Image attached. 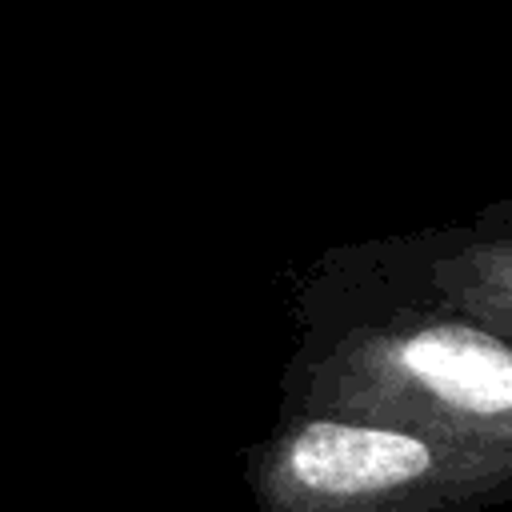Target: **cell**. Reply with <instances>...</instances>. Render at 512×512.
Returning a JSON list of instances; mask_svg holds the SVG:
<instances>
[{"label": "cell", "instance_id": "6da1fadb", "mask_svg": "<svg viewBox=\"0 0 512 512\" xmlns=\"http://www.w3.org/2000/svg\"><path fill=\"white\" fill-rule=\"evenodd\" d=\"M280 412L420 428L512 456V340L420 304L308 300Z\"/></svg>", "mask_w": 512, "mask_h": 512}, {"label": "cell", "instance_id": "7a4b0ae2", "mask_svg": "<svg viewBox=\"0 0 512 512\" xmlns=\"http://www.w3.org/2000/svg\"><path fill=\"white\" fill-rule=\"evenodd\" d=\"M240 468L256 512H476L512 500L504 452L316 412H280Z\"/></svg>", "mask_w": 512, "mask_h": 512}, {"label": "cell", "instance_id": "3957f363", "mask_svg": "<svg viewBox=\"0 0 512 512\" xmlns=\"http://www.w3.org/2000/svg\"><path fill=\"white\" fill-rule=\"evenodd\" d=\"M308 300L420 304L512 340V228H456L344 256Z\"/></svg>", "mask_w": 512, "mask_h": 512}]
</instances>
